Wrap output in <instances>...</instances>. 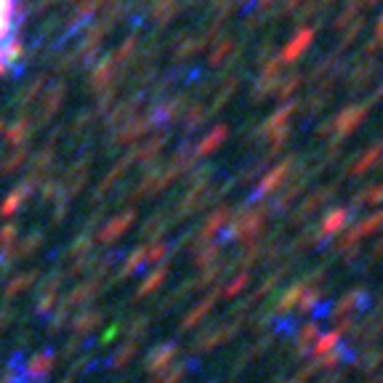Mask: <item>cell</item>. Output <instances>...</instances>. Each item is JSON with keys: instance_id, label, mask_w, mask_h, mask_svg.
<instances>
[{"instance_id": "15", "label": "cell", "mask_w": 383, "mask_h": 383, "mask_svg": "<svg viewBox=\"0 0 383 383\" xmlns=\"http://www.w3.org/2000/svg\"><path fill=\"white\" fill-rule=\"evenodd\" d=\"M378 203H383V184H373V187H367V189L357 192V194L351 197V205H354V207L378 205Z\"/></svg>"}, {"instance_id": "25", "label": "cell", "mask_w": 383, "mask_h": 383, "mask_svg": "<svg viewBox=\"0 0 383 383\" xmlns=\"http://www.w3.org/2000/svg\"><path fill=\"white\" fill-rule=\"evenodd\" d=\"M229 48H232V40H223L221 46L216 48V53H213V56H210V62L216 64V62H221L223 59V53H226V51H229Z\"/></svg>"}, {"instance_id": "24", "label": "cell", "mask_w": 383, "mask_h": 383, "mask_svg": "<svg viewBox=\"0 0 383 383\" xmlns=\"http://www.w3.org/2000/svg\"><path fill=\"white\" fill-rule=\"evenodd\" d=\"M335 343H338V333H327L322 341H317V354H322V351H327V349H333Z\"/></svg>"}, {"instance_id": "30", "label": "cell", "mask_w": 383, "mask_h": 383, "mask_svg": "<svg viewBox=\"0 0 383 383\" xmlns=\"http://www.w3.org/2000/svg\"><path fill=\"white\" fill-rule=\"evenodd\" d=\"M381 0H365V6H378Z\"/></svg>"}, {"instance_id": "20", "label": "cell", "mask_w": 383, "mask_h": 383, "mask_svg": "<svg viewBox=\"0 0 383 383\" xmlns=\"http://www.w3.org/2000/svg\"><path fill=\"white\" fill-rule=\"evenodd\" d=\"M362 30H365V16H359L357 22H351V27L346 30V35L341 37V48H349L351 43H354L359 35H362ZM341 48H338V51H341Z\"/></svg>"}, {"instance_id": "21", "label": "cell", "mask_w": 383, "mask_h": 383, "mask_svg": "<svg viewBox=\"0 0 383 383\" xmlns=\"http://www.w3.org/2000/svg\"><path fill=\"white\" fill-rule=\"evenodd\" d=\"M223 139H226V126H219L216 130H213V133H210V136H207L205 142L200 144V152H203V155H207V152H213V149H216V146H219V144H221Z\"/></svg>"}, {"instance_id": "26", "label": "cell", "mask_w": 383, "mask_h": 383, "mask_svg": "<svg viewBox=\"0 0 383 383\" xmlns=\"http://www.w3.org/2000/svg\"><path fill=\"white\" fill-rule=\"evenodd\" d=\"M301 3H303V0H285V6H282V11H280V14H282V16L293 14V11H296Z\"/></svg>"}, {"instance_id": "18", "label": "cell", "mask_w": 383, "mask_h": 383, "mask_svg": "<svg viewBox=\"0 0 383 383\" xmlns=\"http://www.w3.org/2000/svg\"><path fill=\"white\" fill-rule=\"evenodd\" d=\"M277 83H280V75H261L253 85V99L255 101H261V99H266L269 94H274Z\"/></svg>"}, {"instance_id": "28", "label": "cell", "mask_w": 383, "mask_h": 383, "mask_svg": "<svg viewBox=\"0 0 383 383\" xmlns=\"http://www.w3.org/2000/svg\"><path fill=\"white\" fill-rule=\"evenodd\" d=\"M373 101H383V83L378 85V91L373 94ZM373 101H370V104H373Z\"/></svg>"}, {"instance_id": "3", "label": "cell", "mask_w": 383, "mask_h": 383, "mask_svg": "<svg viewBox=\"0 0 383 383\" xmlns=\"http://www.w3.org/2000/svg\"><path fill=\"white\" fill-rule=\"evenodd\" d=\"M338 184H341V178L335 181V184H327V187H319V189H314L306 200H303L301 205H298V210H293V216H290V221H287V226H298V223H303L314 210H319V207H325L330 200L335 197V189H338Z\"/></svg>"}, {"instance_id": "7", "label": "cell", "mask_w": 383, "mask_h": 383, "mask_svg": "<svg viewBox=\"0 0 383 383\" xmlns=\"http://www.w3.org/2000/svg\"><path fill=\"white\" fill-rule=\"evenodd\" d=\"M266 221V210L264 207H255L250 213L239 216L237 221L226 229V239H237V237H255L261 232V226Z\"/></svg>"}, {"instance_id": "23", "label": "cell", "mask_w": 383, "mask_h": 383, "mask_svg": "<svg viewBox=\"0 0 383 383\" xmlns=\"http://www.w3.org/2000/svg\"><path fill=\"white\" fill-rule=\"evenodd\" d=\"M319 301H322V293L319 290H312V293H306V298H301V309L303 312H312Z\"/></svg>"}, {"instance_id": "13", "label": "cell", "mask_w": 383, "mask_h": 383, "mask_svg": "<svg viewBox=\"0 0 383 383\" xmlns=\"http://www.w3.org/2000/svg\"><path fill=\"white\" fill-rule=\"evenodd\" d=\"M381 158H383V142H375L370 149H365L359 158L351 162V168L346 171V176H354V178H357V176H365L375 162H381Z\"/></svg>"}, {"instance_id": "12", "label": "cell", "mask_w": 383, "mask_h": 383, "mask_svg": "<svg viewBox=\"0 0 383 383\" xmlns=\"http://www.w3.org/2000/svg\"><path fill=\"white\" fill-rule=\"evenodd\" d=\"M378 69H381V64L375 62V59H367V62L357 64V67L351 69L346 88H349V91H359V88H367V85H370V80L378 75Z\"/></svg>"}, {"instance_id": "8", "label": "cell", "mask_w": 383, "mask_h": 383, "mask_svg": "<svg viewBox=\"0 0 383 383\" xmlns=\"http://www.w3.org/2000/svg\"><path fill=\"white\" fill-rule=\"evenodd\" d=\"M314 32H317L314 27H301V30L290 37V43L282 48V53H280V62H282V64L298 62V56H301L306 48L312 46V40H314Z\"/></svg>"}, {"instance_id": "5", "label": "cell", "mask_w": 383, "mask_h": 383, "mask_svg": "<svg viewBox=\"0 0 383 383\" xmlns=\"http://www.w3.org/2000/svg\"><path fill=\"white\" fill-rule=\"evenodd\" d=\"M296 162H298V158H296V155H287L282 162H277L269 173L261 178V184L255 187V192H253V197H250V200H253V203H255V200H264V197H269L271 192L280 189V187H282V184L287 181V173H290V168H293Z\"/></svg>"}, {"instance_id": "16", "label": "cell", "mask_w": 383, "mask_h": 383, "mask_svg": "<svg viewBox=\"0 0 383 383\" xmlns=\"http://www.w3.org/2000/svg\"><path fill=\"white\" fill-rule=\"evenodd\" d=\"M362 16V3L359 0H349L343 8H341V14L335 16V30H346L351 22H357Z\"/></svg>"}, {"instance_id": "19", "label": "cell", "mask_w": 383, "mask_h": 383, "mask_svg": "<svg viewBox=\"0 0 383 383\" xmlns=\"http://www.w3.org/2000/svg\"><path fill=\"white\" fill-rule=\"evenodd\" d=\"M367 298V290H362V287H357V290H351V293H346L341 301H338V306H335V314H341V312H349V309H357V306H362Z\"/></svg>"}, {"instance_id": "27", "label": "cell", "mask_w": 383, "mask_h": 383, "mask_svg": "<svg viewBox=\"0 0 383 383\" xmlns=\"http://www.w3.org/2000/svg\"><path fill=\"white\" fill-rule=\"evenodd\" d=\"M381 258H383V237L373 245V261H381Z\"/></svg>"}, {"instance_id": "10", "label": "cell", "mask_w": 383, "mask_h": 383, "mask_svg": "<svg viewBox=\"0 0 383 383\" xmlns=\"http://www.w3.org/2000/svg\"><path fill=\"white\" fill-rule=\"evenodd\" d=\"M349 216H351L349 207H333V210H330V213L322 219V223L317 226L322 242H327V239L333 237V235H338V232H341V229L349 223Z\"/></svg>"}, {"instance_id": "9", "label": "cell", "mask_w": 383, "mask_h": 383, "mask_svg": "<svg viewBox=\"0 0 383 383\" xmlns=\"http://www.w3.org/2000/svg\"><path fill=\"white\" fill-rule=\"evenodd\" d=\"M301 110V104L298 101H285L282 107H277V110L271 112V117L261 126V130H258V136H271V133H277L280 128H285V126H290L287 120L296 114V112Z\"/></svg>"}, {"instance_id": "6", "label": "cell", "mask_w": 383, "mask_h": 383, "mask_svg": "<svg viewBox=\"0 0 383 383\" xmlns=\"http://www.w3.org/2000/svg\"><path fill=\"white\" fill-rule=\"evenodd\" d=\"M383 226V210H378V213H373V216H365L362 221H357L354 226H351L349 232L341 237V242H338V248H341V253H346V250H351V248H357L359 242H362V237H367V235H373V232H378Z\"/></svg>"}, {"instance_id": "22", "label": "cell", "mask_w": 383, "mask_h": 383, "mask_svg": "<svg viewBox=\"0 0 383 383\" xmlns=\"http://www.w3.org/2000/svg\"><path fill=\"white\" fill-rule=\"evenodd\" d=\"M314 338H317V325H306L301 333V341H298V349L306 351V346H309Z\"/></svg>"}, {"instance_id": "29", "label": "cell", "mask_w": 383, "mask_h": 383, "mask_svg": "<svg viewBox=\"0 0 383 383\" xmlns=\"http://www.w3.org/2000/svg\"><path fill=\"white\" fill-rule=\"evenodd\" d=\"M271 6H274V0H258V8H261V11H266Z\"/></svg>"}, {"instance_id": "17", "label": "cell", "mask_w": 383, "mask_h": 383, "mask_svg": "<svg viewBox=\"0 0 383 383\" xmlns=\"http://www.w3.org/2000/svg\"><path fill=\"white\" fill-rule=\"evenodd\" d=\"M306 293V282H296V285H290L282 293V298L277 301V312H287V309H293L296 303L301 301V296Z\"/></svg>"}, {"instance_id": "31", "label": "cell", "mask_w": 383, "mask_h": 383, "mask_svg": "<svg viewBox=\"0 0 383 383\" xmlns=\"http://www.w3.org/2000/svg\"><path fill=\"white\" fill-rule=\"evenodd\" d=\"M381 327H383V325H381Z\"/></svg>"}, {"instance_id": "1", "label": "cell", "mask_w": 383, "mask_h": 383, "mask_svg": "<svg viewBox=\"0 0 383 383\" xmlns=\"http://www.w3.org/2000/svg\"><path fill=\"white\" fill-rule=\"evenodd\" d=\"M22 24V0H0V72L11 59L19 40Z\"/></svg>"}, {"instance_id": "11", "label": "cell", "mask_w": 383, "mask_h": 383, "mask_svg": "<svg viewBox=\"0 0 383 383\" xmlns=\"http://www.w3.org/2000/svg\"><path fill=\"white\" fill-rule=\"evenodd\" d=\"M341 72H343V59H341V51H335V53H327L325 59H319L312 67V80L325 83L330 78H341Z\"/></svg>"}, {"instance_id": "2", "label": "cell", "mask_w": 383, "mask_h": 383, "mask_svg": "<svg viewBox=\"0 0 383 383\" xmlns=\"http://www.w3.org/2000/svg\"><path fill=\"white\" fill-rule=\"evenodd\" d=\"M367 114H370V101L367 104H354L349 110H341L333 120H327L322 128H317V133L319 136H333V139L343 142L349 133H354L357 128L362 126V120H365Z\"/></svg>"}, {"instance_id": "4", "label": "cell", "mask_w": 383, "mask_h": 383, "mask_svg": "<svg viewBox=\"0 0 383 383\" xmlns=\"http://www.w3.org/2000/svg\"><path fill=\"white\" fill-rule=\"evenodd\" d=\"M309 178H312V173L306 171V173L296 176L293 181H285V184H282V189L277 192L274 203L266 207V216H280V213H285L287 207L293 205V203H296V200H298V197L303 194L306 184H309Z\"/></svg>"}, {"instance_id": "14", "label": "cell", "mask_w": 383, "mask_h": 383, "mask_svg": "<svg viewBox=\"0 0 383 383\" xmlns=\"http://www.w3.org/2000/svg\"><path fill=\"white\" fill-rule=\"evenodd\" d=\"M301 83H303L301 72H293V75H287V78H280L277 88H274V96H277L280 101H290V96L301 88Z\"/></svg>"}]
</instances>
